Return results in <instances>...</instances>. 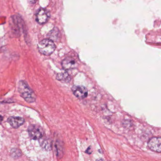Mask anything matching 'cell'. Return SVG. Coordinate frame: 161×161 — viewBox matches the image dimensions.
Wrapping results in <instances>:
<instances>
[{"mask_svg":"<svg viewBox=\"0 0 161 161\" xmlns=\"http://www.w3.org/2000/svg\"><path fill=\"white\" fill-rule=\"evenodd\" d=\"M18 90L20 95L26 101L30 103L36 101V97L35 93L24 81L19 82Z\"/></svg>","mask_w":161,"mask_h":161,"instance_id":"cell-1","label":"cell"},{"mask_svg":"<svg viewBox=\"0 0 161 161\" xmlns=\"http://www.w3.org/2000/svg\"><path fill=\"white\" fill-rule=\"evenodd\" d=\"M55 44L50 39H45L38 45L39 52L43 55H51L55 51Z\"/></svg>","mask_w":161,"mask_h":161,"instance_id":"cell-2","label":"cell"},{"mask_svg":"<svg viewBox=\"0 0 161 161\" xmlns=\"http://www.w3.org/2000/svg\"><path fill=\"white\" fill-rule=\"evenodd\" d=\"M28 132L30 138L34 140L41 139L44 134L41 128L36 125H30L29 126Z\"/></svg>","mask_w":161,"mask_h":161,"instance_id":"cell-3","label":"cell"},{"mask_svg":"<svg viewBox=\"0 0 161 161\" xmlns=\"http://www.w3.org/2000/svg\"><path fill=\"white\" fill-rule=\"evenodd\" d=\"M50 17L49 11L45 9H40L36 15V20L39 24H43L47 22Z\"/></svg>","mask_w":161,"mask_h":161,"instance_id":"cell-4","label":"cell"},{"mask_svg":"<svg viewBox=\"0 0 161 161\" xmlns=\"http://www.w3.org/2000/svg\"><path fill=\"white\" fill-rule=\"evenodd\" d=\"M72 91L74 95L78 98L84 99L88 96V89L86 87L83 86H74L72 88Z\"/></svg>","mask_w":161,"mask_h":161,"instance_id":"cell-5","label":"cell"},{"mask_svg":"<svg viewBox=\"0 0 161 161\" xmlns=\"http://www.w3.org/2000/svg\"><path fill=\"white\" fill-rule=\"evenodd\" d=\"M148 146L152 151L158 153L161 152V139L160 137H153L149 141Z\"/></svg>","mask_w":161,"mask_h":161,"instance_id":"cell-6","label":"cell"},{"mask_svg":"<svg viewBox=\"0 0 161 161\" xmlns=\"http://www.w3.org/2000/svg\"><path fill=\"white\" fill-rule=\"evenodd\" d=\"M62 66L65 70H70L76 68L77 66V64L73 58L67 57L62 61Z\"/></svg>","mask_w":161,"mask_h":161,"instance_id":"cell-7","label":"cell"},{"mask_svg":"<svg viewBox=\"0 0 161 161\" xmlns=\"http://www.w3.org/2000/svg\"><path fill=\"white\" fill-rule=\"evenodd\" d=\"M7 121L10 126L14 129H17L22 125L25 122V120L20 117H10L8 119Z\"/></svg>","mask_w":161,"mask_h":161,"instance_id":"cell-8","label":"cell"},{"mask_svg":"<svg viewBox=\"0 0 161 161\" xmlns=\"http://www.w3.org/2000/svg\"><path fill=\"white\" fill-rule=\"evenodd\" d=\"M57 80L62 82H68L70 80V77L68 74L66 72H61L58 74L56 77Z\"/></svg>","mask_w":161,"mask_h":161,"instance_id":"cell-9","label":"cell"},{"mask_svg":"<svg viewBox=\"0 0 161 161\" xmlns=\"http://www.w3.org/2000/svg\"><path fill=\"white\" fill-rule=\"evenodd\" d=\"M3 117L2 116L0 115V123H1V121H3Z\"/></svg>","mask_w":161,"mask_h":161,"instance_id":"cell-10","label":"cell"}]
</instances>
